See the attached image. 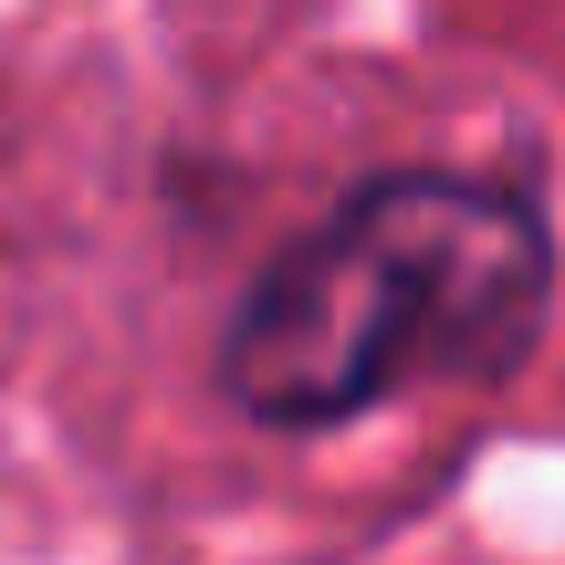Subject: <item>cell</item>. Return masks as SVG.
Wrapping results in <instances>:
<instances>
[{
    "instance_id": "obj_1",
    "label": "cell",
    "mask_w": 565,
    "mask_h": 565,
    "mask_svg": "<svg viewBox=\"0 0 565 565\" xmlns=\"http://www.w3.org/2000/svg\"><path fill=\"white\" fill-rule=\"evenodd\" d=\"M555 294L545 210L503 179H366L242 294L221 387L263 429H335L398 387H492L534 356Z\"/></svg>"
}]
</instances>
